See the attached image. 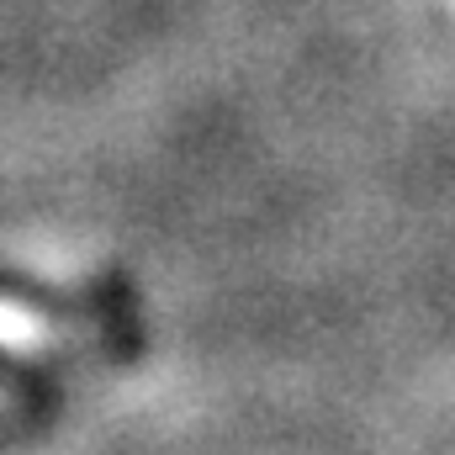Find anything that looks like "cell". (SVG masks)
<instances>
[{"instance_id":"6da1fadb","label":"cell","mask_w":455,"mask_h":455,"mask_svg":"<svg viewBox=\"0 0 455 455\" xmlns=\"http://www.w3.org/2000/svg\"><path fill=\"white\" fill-rule=\"evenodd\" d=\"M48 339V323L37 318V313H27L21 302H5L0 297V344H11V349H27V344Z\"/></svg>"}]
</instances>
